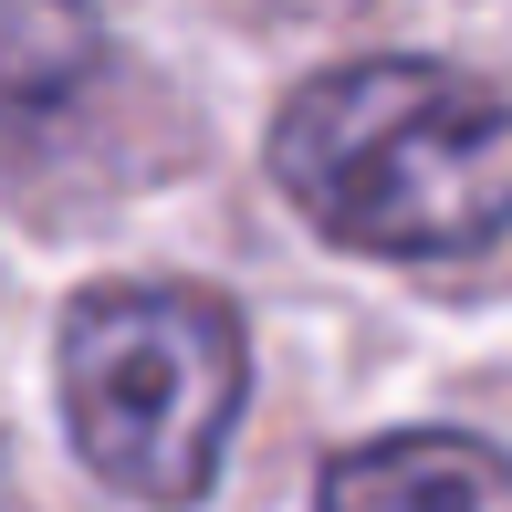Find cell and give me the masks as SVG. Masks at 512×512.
I'll list each match as a JSON object with an SVG mask.
<instances>
[{
    "label": "cell",
    "instance_id": "obj_1",
    "mask_svg": "<svg viewBox=\"0 0 512 512\" xmlns=\"http://www.w3.org/2000/svg\"><path fill=\"white\" fill-rule=\"evenodd\" d=\"M262 157L324 241L377 262H471L512 230V95L460 63H335L283 95Z\"/></svg>",
    "mask_w": 512,
    "mask_h": 512
},
{
    "label": "cell",
    "instance_id": "obj_2",
    "mask_svg": "<svg viewBox=\"0 0 512 512\" xmlns=\"http://www.w3.org/2000/svg\"><path fill=\"white\" fill-rule=\"evenodd\" d=\"M63 429L105 492L189 512L220 492L230 429L251 398V335L199 283H95L63 314Z\"/></svg>",
    "mask_w": 512,
    "mask_h": 512
},
{
    "label": "cell",
    "instance_id": "obj_3",
    "mask_svg": "<svg viewBox=\"0 0 512 512\" xmlns=\"http://www.w3.org/2000/svg\"><path fill=\"white\" fill-rule=\"evenodd\" d=\"M314 512H512V450L471 429H387L324 460Z\"/></svg>",
    "mask_w": 512,
    "mask_h": 512
},
{
    "label": "cell",
    "instance_id": "obj_4",
    "mask_svg": "<svg viewBox=\"0 0 512 512\" xmlns=\"http://www.w3.org/2000/svg\"><path fill=\"white\" fill-rule=\"evenodd\" d=\"M105 74V21L84 0H0V115H63Z\"/></svg>",
    "mask_w": 512,
    "mask_h": 512
}]
</instances>
